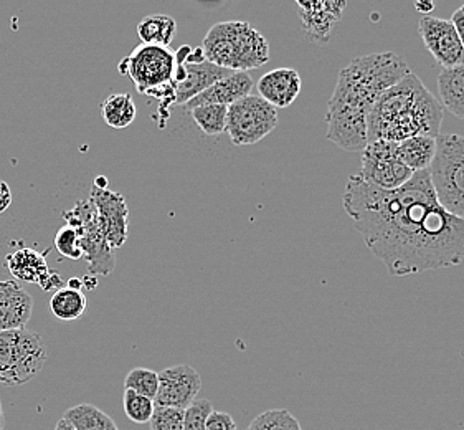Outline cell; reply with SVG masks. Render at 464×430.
<instances>
[{
	"mask_svg": "<svg viewBox=\"0 0 464 430\" xmlns=\"http://www.w3.org/2000/svg\"><path fill=\"white\" fill-rule=\"evenodd\" d=\"M410 73L405 58L393 52L359 56L343 66L327 104L325 138L351 152L365 150L367 118L373 104Z\"/></svg>",
	"mask_w": 464,
	"mask_h": 430,
	"instance_id": "7a4b0ae2",
	"label": "cell"
},
{
	"mask_svg": "<svg viewBox=\"0 0 464 430\" xmlns=\"http://www.w3.org/2000/svg\"><path fill=\"white\" fill-rule=\"evenodd\" d=\"M176 66V52L170 47L140 44L130 55L122 58L118 70L121 75L130 78L140 93L150 96L160 88L174 83Z\"/></svg>",
	"mask_w": 464,
	"mask_h": 430,
	"instance_id": "52a82bcc",
	"label": "cell"
},
{
	"mask_svg": "<svg viewBox=\"0 0 464 430\" xmlns=\"http://www.w3.org/2000/svg\"><path fill=\"white\" fill-rule=\"evenodd\" d=\"M463 10H464V4H463Z\"/></svg>",
	"mask_w": 464,
	"mask_h": 430,
	"instance_id": "f35d334b",
	"label": "cell"
},
{
	"mask_svg": "<svg viewBox=\"0 0 464 430\" xmlns=\"http://www.w3.org/2000/svg\"><path fill=\"white\" fill-rule=\"evenodd\" d=\"M420 37L438 65L443 70L463 65L464 50L451 20L438 19L433 15L421 17L418 24Z\"/></svg>",
	"mask_w": 464,
	"mask_h": 430,
	"instance_id": "4fadbf2b",
	"label": "cell"
},
{
	"mask_svg": "<svg viewBox=\"0 0 464 430\" xmlns=\"http://www.w3.org/2000/svg\"><path fill=\"white\" fill-rule=\"evenodd\" d=\"M343 207L393 277L453 269L464 260V219L440 206L430 171L415 172L395 191L373 188L353 174Z\"/></svg>",
	"mask_w": 464,
	"mask_h": 430,
	"instance_id": "6da1fadb",
	"label": "cell"
},
{
	"mask_svg": "<svg viewBox=\"0 0 464 430\" xmlns=\"http://www.w3.org/2000/svg\"><path fill=\"white\" fill-rule=\"evenodd\" d=\"M278 126V110L256 94L228 106L227 132L235 146H253Z\"/></svg>",
	"mask_w": 464,
	"mask_h": 430,
	"instance_id": "9c48e42d",
	"label": "cell"
},
{
	"mask_svg": "<svg viewBox=\"0 0 464 430\" xmlns=\"http://www.w3.org/2000/svg\"><path fill=\"white\" fill-rule=\"evenodd\" d=\"M55 430H76L66 419H60L56 422Z\"/></svg>",
	"mask_w": 464,
	"mask_h": 430,
	"instance_id": "8d00e7d4",
	"label": "cell"
},
{
	"mask_svg": "<svg viewBox=\"0 0 464 430\" xmlns=\"http://www.w3.org/2000/svg\"><path fill=\"white\" fill-rule=\"evenodd\" d=\"M12 204V191H10L9 184L0 181V214L5 212Z\"/></svg>",
	"mask_w": 464,
	"mask_h": 430,
	"instance_id": "836d02e7",
	"label": "cell"
},
{
	"mask_svg": "<svg viewBox=\"0 0 464 430\" xmlns=\"http://www.w3.org/2000/svg\"><path fill=\"white\" fill-rule=\"evenodd\" d=\"M451 24L455 25L456 34H458V37H459V42H461V45H463L464 50V10L463 7H459V9L456 10L455 14H453V17H451Z\"/></svg>",
	"mask_w": 464,
	"mask_h": 430,
	"instance_id": "e575fe53",
	"label": "cell"
},
{
	"mask_svg": "<svg viewBox=\"0 0 464 430\" xmlns=\"http://www.w3.org/2000/svg\"><path fill=\"white\" fill-rule=\"evenodd\" d=\"M122 406H124V414L134 424H149L152 414H154V409H156L152 399L144 397L140 394L132 393V391H124Z\"/></svg>",
	"mask_w": 464,
	"mask_h": 430,
	"instance_id": "f1b7e54d",
	"label": "cell"
},
{
	"mask_svg": "<svg viewBox=\"0 0 464 430\" xmlns=\"http://www.w3.org/2000/svg\"><path fill=\"white\" fill-rule=\"evenodd\" d=\"M154 399L156 407H172L186 411L202 389V377L192 366L177 365L162 369Z\"/></svg>",
	"mask_w": 464,
	"mask_h": 430,
	"instance_id": "7c38bea8",
	"label": "cell"
},
{
	"mask_svg": "<svg viewBox=\"0 0 464 430\" xmlns=\"http://www.w3.org/2000/svg\"><path fill=\"white\" fill-rule=\"evenodd\" d=\"M443 106L415 73L381 94L367 118V141H401L415 136L438 138Z\"/></svg>",
	"mask_w": 464,
	"mask_h": 430,
	"instance_id": "3957f363",
	"label": "cell"
},
{
	"mask_svg": "<svg viewBox=\"0 0 464 430\" xmlns=\"http://www.w3.org/2000/svg\"><path fill=\"white\" fill-rule=\"evenodd\" d=\"M4 424H5V415H4V409H2V401H0V430H4Z\"/></svg>",
	"mask_w": 464,
	"mask_h": 430,
	"instance_id": "74e56055",
	"label": "cell"
},
{
	"mask_svg": "<svg viewBox=\"0 0 464 430\" xmlns=\"http://www.w3.org/2000/svg\"><path fill=\"white\" fill-rule=\"evenodd\" d=\"M47 356L44 337L27 327L0 331V384H27L42 371Z\"/></svg>",
	"mask_w": 464,
	"mask_h": 430,
	"instance_id": "8992f818",
	"label": "cell"
},
{
	"mask_svg": "<svg viewBox=\"0 0 464 430\" xmlns=\"http://www.w3.org/2000/svg\"><path fill=\"white\" fill-rule=\"evenodd\" d=\"M177 22L168 14L148 15L138 24V37L142 45L170 47L176 37Z\"/></svg>",
	"mask_w": 464,
	"mask_h": 430,
	"instance_id": "7402d4cb",
	"label": "cell"
},
{
	"mask_svg": "<svg viewBox=\"0 0 464 430\" xmlns=\"http://www.w3.org/2000/svg\"><path fill=\"white\" fill-rule=\"evenodd\" d=\"M415 9H417L420 14H423V17H427L430 14H433L435 4H433V2H417V4H415Z\"/></svg>",
	"mask_w": 464,
	"mask_h": 430,
	"instance_id": "d590c367",
	"label": "cell"
},
{
	"mask_svg": "<svg viewBox=\"0 0 464 430\" xmlns=\"http://www.w3.org/2000/svg\"><path fill=\"white\" fill-rule=\"evenodd\" d=\"M102 120L110 128L124 130L136 120L138 108L130 94L112 93L102 102Z\"/></svg>",
	"mask_w": 464,
	"mask_h": 430,
	"instance_id": "603a6c76",
	"label": "cell"
},
{
	"mask_svg": "<svg viewBox=\"0 0 464 430\" xmlns=\"http://www.w3.org/2000/svg\"><path fill=\"white\" fill-rule=\"evenodd\" d=\"M204 55L210 64L230 70H256L269 62V44L248 22H218L207 32Z\"/></svg>",
	"mask_w": 464,
	"mask_h": 430,
	"instance_id": "277c9868",
	"label": "cell"
},
{
	"mask_svg": "<svg viewBox=\"0 0 464 430\" xmlns=\"http://www.w3.org/2000/svg\"><path fill=\"white\" fill-rule=\"evenodd\" d=\"M296 5L309 42L327 44L335 24L343 19L347 2H296Z\"/></svg>",
	"mask_w": 464,
	"mask_h": 430,
	"instance_id": "2e32d148",
	"label": "cell"
},
{
	"mask_svg": "<svg viewBox=\"0 0 464 430\" xmlns=\"http://www.w3.org/2000/svg\"><path fill=\"white\" fill-rule=\"evenodd\" d=\"M253 78L246 72H232L230 75L218 80L217 83L207 88L204 93L198 94L194 100L186 104L187 112L194 110L202 104H223L232 106L233 103L246 98L253 90Z\"/></svg>",
	"mask_w": 464,
	"mask_h": 430,
	"instance_id": "d6986e66",
	"label": "cell"
},
{
	"mask_svg": "<svg viewBox=\"0 0 464 430\" xmlns=\"http://www.w3.org/2000/svg\"><path fill=\"white\" fill-rule=\"evenodd\" d=\"M186 411L172 407H156L149 421L150 430H184Z\"/></svg>",
	"mask_w": 464,
	"mask_h": 430,
	"instance_id": "4dcf8cb0",
	"label": "cell"
},
{
	"mask_svg": "<svg viewBox=\"0 0 464 430\" xmlns=\"http://www.w3.org/2000/svg\"><path fill=\"white\" fill-rule=\"evenodd\" d=\"M192 120L202 130L205 136H220L227 132L228 106L223 104H202L190 110Z\"/></svg>",
	"mask_w": 464,
	"mask_h": 430,
	"instance_id": "484cf974",
	"label": "cell"
},
{
	"mask_svg": "<svg viewBox=\"0 0 464 430\" xmlns=\"http://www.w3.org/2000/svg\"><path fill=\"white\" fill-rule=\"evenodd\" d=\"M428 171L440 206L464 219V136L440 132L437 154Z\"/></svg>",
	"mask_w": 464,
	"mask_h": 430,
	"instance_id": "5b68a950",
	"label": "cell"
},
{
	"mask_svg": "<svg viewBox=\"0 0 464 430\" xmlns=\"http://www.w3.org/2000/svg\"><path fill=\"white\" fill-rule=\"evenodd\" d=\"M357 174L373 188L395 191L407 184L415 172L400 160L397 142L373 141L362 151V168Z\"/></svg>",
	"mask_w": 464,
	"mask_h": 430,
	"instance_id": "8fae6325",
	"label": "cell"
},
{
	"mask_svg": "<svg viewBox=\"0 0 464 430\" xmlns=\"http://www.w3.org/2000/svg\"><path fill=\"white\" fill-rule=\"evenodd\" d=\"M246 430H303L288 409H269L256 415Z\"/></svg>",
	"mask_w": 464,
	"mask_h": 430,
	"instance_id": "4316f807",
	"label": "cell"
},
{
	"mask_svg": "<svg viewBox=\"0 0 464 430\" xmlns=\"http://www.w3.org/2000/svg\"><path fill=\"white\" fill-rule=\"evenodd\" d=\"M34 299L17 281L0 280V331L27 327Z\"/></svg>",
	"mask_w": 464,
	"mask_h": 430,
	"instance_id": "ac0fdd59",
	"label": "cell"
},
{
	"mask_svg": "<svg viewBox=\"0 0 464 430\" xmlns=\"http://www.w3.org/2000/svg\"><path fill=\"white\" fill-rule=\"evenodd\" d=\"M90 200L93 202L98 222L110 247L112 250L120 249L126 243L130 234V209L126 199L120 192L93 186L90 192Z\"/></svg>",
	"mask_w": 464,
	"mask_h": 430,
	"instance_id": "5bb4252c",
	"label": "cell"
},
{
	"mask_svg": "<svg viewBox=\"0 0 464 430\" xmlns=\"http://www.w3.org/2000/svg\"><path fill=\"white\" fill-rule=\"evenodd\" d=\"M214 411V406L207 399H196L184 414V430H205V421Z\"/></svg>",
	"mask_w": 464,
	"mask_h": 430,
	"instance_id": "1f68e13d",
	"label": "cell"
},
{
	"mask_svg": "<svg viewBox=\"0 0 464 430\" xmlns=\"http://www.w3.org/2000/svg\"><path fill=\"white\" fill-rule=\"evenodd\" d=\"M397 146H399L400 160L403 161V164L413 172L428 171L437 154V138H430V136L409 138L397 142Z\"/></svg>",
	"mask_w": 464,
	"mask_h": 430,
	"instance_id": "44dd1931",
	"label": "cell"
},
{
	"mask_svg": "<svg viewBox=\"0 0 464 430\" xmlns=\"http://www.w3.org/2000/svg\"><path fill=\"white\" fill-rule=\"evenodd\" d=\"M55 247L60 255H63L70 260L83 259V250L80 245V237L73 227L65 225L55 235Z\"/></svg>",
	"mask_w": 464,
	"mask_h": 430,
	"instance_id": "f546056e",
	"label": "cell"
},
{
	"mask_svg": "<svg viewBox=\"0 0 464 430\" xmlns=\"http://www.w3.org/2000/svg\"><path fill=\"white\" fill-rule=\"evenodd\" d=\"M258 96L273 108H288L296 102L303 88V80L296 70L281 66L275 68L258 80Z\"/></svg>",
	"mask_w": 464,
	"mask_h": 430,
	"instance_id": "e0dca14e",
	"label": "cell"
},
{
	"mask_svg": "<svg viewBox=\"0 0 464 430\" xmlns=\"http://www.w3.org/2000/svg\"><path fill=\"white\" fill-rule=\"evenodd\" d=\"M176 94L172 106L184 104L204 93L207 88L217 83L225 76L230 75V70L210 64L204 55L202 47L192 50L190 47L179 48L176 52Z\"/></svg>",
	"mask_w": 464,
	"mask_h": 430,
	"instance_id": "30bf717a",
	"label": "cell"
},
{
	"mask_svg": "<svg viewBox=\"0 0 464 430\" xmlns=\"http://www.w3.org/2000/svg\"><path fill=\"white\" fill-rule=\"evenodd\" d=\"M5 269L14 279L27 283H37L42 290H58L62 288V277L56 271L50 270L47 257L35 249H19L5 257Z\"/></svg>",
	"mask_w": 464,
	"mask_h": 430,
	"instance_id": "9a60e30c",
	"label": "cell"
},
{
	"mask_svg": "<svg viewBox=\"0 0 464 430\" xmlns=\"http://www.w3.org/2000/svg\"><path fill=\"white\" fill-rule=\"evenodd\" d=\"M205 430H237V422L227 412L212 411L205 421Z\"/></svg>",
	"mask_w": 464,
	"mask_h": 430,
	"instance_id": "d6a6232c",
	"label": "cell"
},
{
	"mask_svg": "<svg viewBox=\"0 0 464 430\" xmlns=\"http://www.w3.org/2000/svg\"><path fill=\"white\" fill-rule=\"evenodd\" d=\"M88 308V299L84 297L83 290L62 287L52 295L50 298V311L53 317L62 321H74L80 319Z\"/></svg>",
	"mask_w": 464,
	"mask_h": 430,
	"instance_id": "cb8c5ba5",
	"label": "cell"
},
{
	"mask_svg": "<svg viewBox=\"0 0 464 430\" xmlns=\"http://www.w3.org/2000/svg\"><path fill=\"white\" fill-rule=\"evenodd\" d=\"M159 389V376L148 367H134L130 369L124 379V391L140 394L149 399H156Z\"/></svg>",
	"mask_w": 464,
	"mask_h": 430,
	"instance_id": "83f0119b",
	"label": "cell"
},
{
	"mask_svg": "<svg viewBox=\"0 0 464 430\" xmlns=\"http://www.w3.org/2000/svg\"><path fill=\"white\" fill-rule=\"evenodd\" d=\"M440 103L456 118L464 120V64L443 70L438 76Z\"/></svg>",
	"mask_w": 464,
	"mask_h": 430,
	"instance_id": "ffe728a7",
	"label": "cell"
},
{
	"mask_svg": "<svg viewBox=\"0 0 464 430\" xmlns=\"http://www.w3.org/2000/svg\"><path fill=\"white\" fill-rule=\"evenodd\" d=\"M63 419L70 422L76 430H120L111 417L93 404L74 406L65 412Z\"/></svg>",
	"mask_w": 464,
	"mask_h": 430,
	"instance_id": "d4e9b609",
	"label": "cell"
},
{
	"mask_svg": "<svg viewBox=\"0 0 464 430\" xmlns=\"http://www.w3.org/2000/svg\"><path fill=\"white\" fill-rule=\"evenodd\" d=\"M66 225L73 227L80 237L83 257L92 275L108 277L116 267V255L102 234L98 215L90 199L78 200L72 210L62 214Z\"/></svg>",
	"mask_w": 464,
	"mask_h": 430,
	"instance_id": "ba28073f",
	"label": "cell"
}]
</instances>
